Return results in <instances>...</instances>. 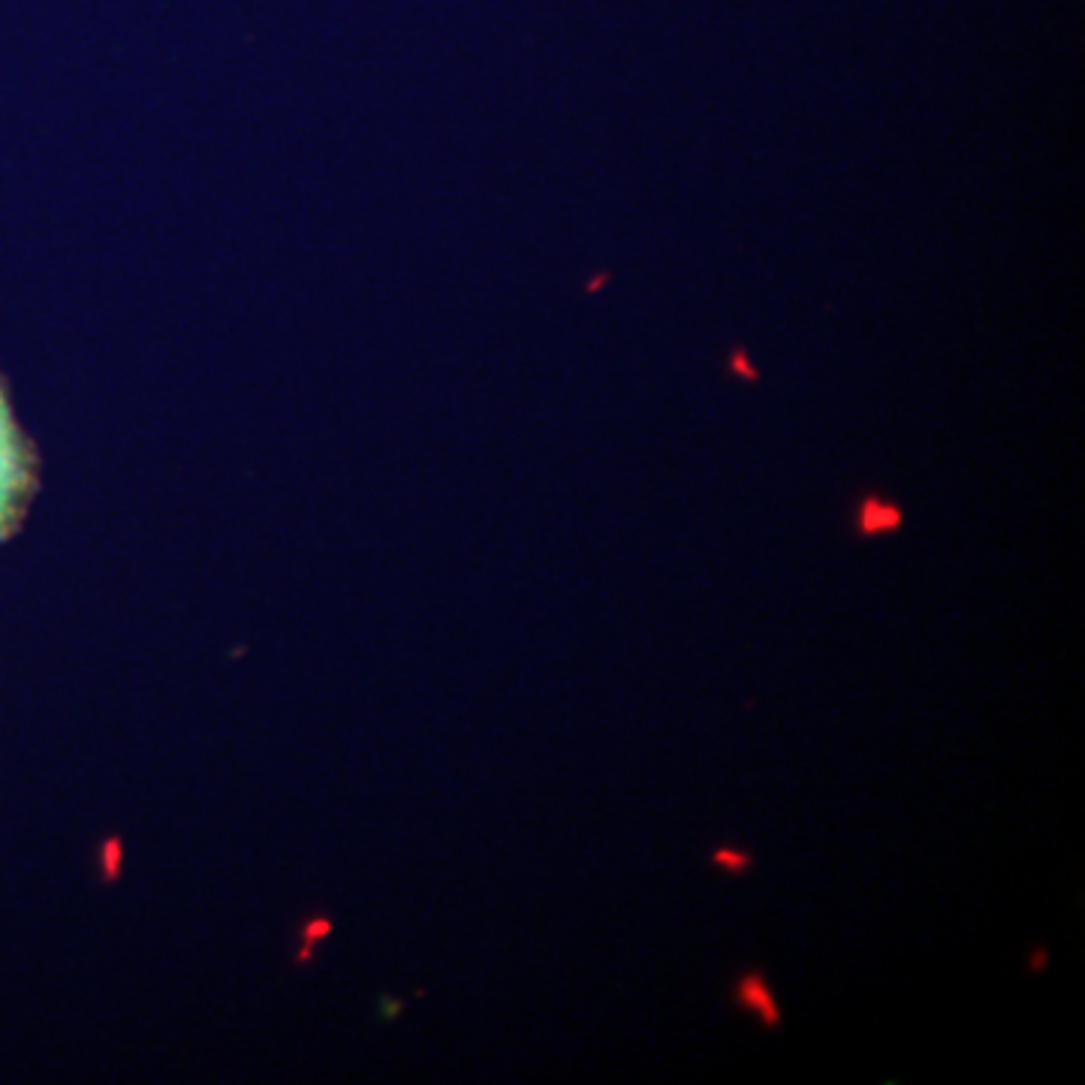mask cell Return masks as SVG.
I'll use <instances>...</instances> for the list:
<instances>
[{"instance_id": "cell-4", "label": "cell", "mask_w": 1085, "mask_h": 1085, "mask_svg": "<svg viewBox=\"0 0 1085 1085\" xmlns=\"http://www.w3.org/2000/svg\"><path fill=\"white\" fill-rule=\"evenodd\" d=\"M712 865L724 868L727 875H742V872H748V865H751V853L736 850V847H715L712 850Z\"/></svg>"}, {"instance_id": "cell-3", "label": "cell", "mask_w": 1085, "mask_h": 1085, "mask_svg": "<svg viewBox=\"0 0 1085 1085\" xmlns=\"http://www.w3.org/2000/svg\"><path fill=\"white\" fill-rule=\"evenodd\" d=\"M736 1004L742 1010H751L766 1028H778L781 1025V1010L775 1004V995L766 983V977L760 971H748L745 977H739V983L733 986Z\"/></svg>"}, {"instance_id": "cell-6", "label": "cell", "mask_w": 1085, "mask_h": 1085, "mask_svg": "<svg viewBox=\"0 0 1085 1085\" xmlns=\"http://www.w3.org/2000/svg\"><path fill=\"white\" fill-rule=\"evenodd\" d=\"M1043 965H1046V950H1037V956L1028 962V968H1031V971H1040Z\"/></svg>"}, {"instance_id": "cell-5", "label": "cell", "mask_w": 1085, "mask_h": 1085, "mask_svg": "<svg viewBox=\"0 0 1085 1085\" xmlns=\"http://www.w3.org/2000/svg\"><path fill=\"white\" fill-rule=\"evenodd\" d=\"M730 371H733V374H739V377H745V380H751V383H757V380H760V371L748 362V356H745V350H742V347H736V350L730 353Z\"/></svg>"}, {"instance_id": "cell-2", "label": "cell", "mask_w": 1085, "mask_h": 1085, "mask_svg": "<svg viewBox=\"0 0 1085 1085\" xmlns=\"http://www.w3.org/2000/svg\"><path fill=\"white\" fill-rule=\"evenodd\" d=\"M905 525V513L899 504L881 498V495H865L856 507V534L859 537H884L896 534Z\"/></svg>"}, {"instance_id": "cell-1", "label": "cell", "mask_w": 1085, "mask_h": 1085, "mask_svg": "<svg viewBox=\"0 0 1085 1085\" xmlns=\"http://www.w3.org/2000/svg\"><path fill=\"white\" fill-rule=\"evenodd\" d=\"M37 453L19 428L7 392L0 386V543L10 540L37 495Z\"/></svg>"}]
</instances>
